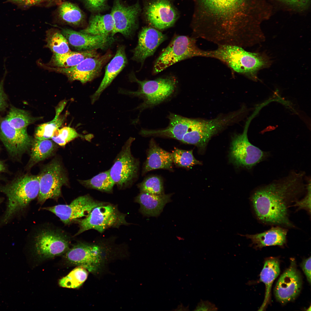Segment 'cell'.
Masks as SVG:
<instances>
[{
    "label": "cell",
    "instance_id": "6da1fadb",
    "mask_svg": "<svg viewBox=\"0 0 311 311\" xmlns=\"http://www.w3.org/2000/svg\"><path fill=\"white\" fill-rule=\"evenodd\" d=\"M304 176V172L293 171L257 189L250 200L258 219L265 224L293 227L289 218L288 208L306 188Z\"/></svg>",
    "mask_w": 311,
    "mask_h": 311
},
{
    "label": "cell",
    "instance_id": "7a4b0ae2",
    "mask_svg": "<svg viewBox=\"0 0 311 311\" xmlns=\"http://www.w3.org/2000/svg\"><path fill=\"white\" fill-rule=\"evenodd\" d=\"M208 58L218 59L233 71L254 81L257 79L258 71L267 67L269 63L265 55L247 51L241 47L229 45H218L216 49L208 50Z\"/></svg>",
    "mask_w": 311,
    "mask_h": 311
},
{
    "label": "cell",
    "instance_id": "3957f363",
    "mask_svg": "<svg viewBox=\"0 0 311 311\" xmlns=\"http://www.w3.org/2000/svg\"><path fill=\"white\" fill-rule=\"evenodd\" d=\"M38 175L20 176L0 187V192L7 198V208L2 222L7 223L15 214L26 207L37 198L39 191Z\"/></svg>",
    "mask_w": 311,
    "mask_h": 311
},
{
    "label": "cell",
    "instance_id": "277c9868",
    "mask_svg": "<svg viewBox=\"0 0 311 311\" xmlns=\"http://www.w3.org/2000/svg\"><path fill=\"white\" fill-rule=\"evenodd\" d=\"M31 241L34 250L40 257L49 258L65 253L69 249L72 237L62 229L49 223L37 226Z\"/></svg>",
    "mask_w": 311,
    "mask_h": 311
},
{
    "label": "cell",
    "instance_id": "5b68a950",
    "mask_svg": "<svg viewBox=\"0 0 311 311\" xmlns=\"http://www.w3.org/2000/svg\"><path fill=\"white\" fill-rule=\"evenodd\" d=\"M130 76L131 81L136 82L139 85V89L136 91L120 89L119 92L142 99L143 102L137 107L141 111L162 103L173 93L176 88L177 81L173 77L141 81L134 74Z\"/></svg>",
    "mask_w": 311,
    "mask_h": 311
},
{
    "label": "cell",
    "instance_id": "8992f818",
    "mask_svg": "<svg viewBox=\"0 0 311 311\" xmlns=\"http://www.w3.org/2000/svg\"><path fill=\"white\" fill-rule=\"evenodd\" d=\"M196 38L184 35L175 37L155 62L153 72L157 74L181 60L194 57H208V50H202Z\"/></svg>",
    "mask_w": 311,
    "mask_h": 311
},
{
    "label": "cell",
    "instance_id": "52a82bcc",
    "mask_svg": "<svg viewBox=\"0 0 311 311\" xmlns=\"http://www.w3.org/2000/svg\"><path fill=\"white\" fill-rule=\"evenodd\" d=\"M126 215L120 212L115 205L105 203L97 206L87 217L78 221L79 229L74 236L91 229L102 233L109 228H119L123 225H128Z\"/></svg>",
    "mask_w": 311,
    "mask_h": 311
},
{
    "label": "cell",
    "instance_id": "ba28073f",
    "mask_svg": "<svg viewBox=\"0 0 311 311\" xmlns=\"http://www.w3.org/2000/svg\"><path fill=\"white\" fill-rule=\"evenodd\" d=\"M134 140L130 137L127 140L109 170L111 178L120 189L131 187L138 177L139 161L133 156L131 151L132 144Z\"/></svg>",
    "mask_w": 311,
    "mask_h": 311
},
{
    "label": "cell",
    "instance_id": "9c48e42d",
    "mask_svg": "<svg viewBox=\"0 0 311 311\" xmlns=\"http://www.w3.org/2000/svg\"><path fill=\"white\" fill-rule=\"evenodd\" d=\"M254 115L247 121L241 134H236L231 144L230 159L234 165L250 169L267 157V152L262 151L249 141L247 132L249 125Z\"/></svg>",
    "mask_w": 311,
    "mask_h": 311
},
{
    "label": "cell",
    "instance_id": "30bf717a",
    "mask_svg": "<svg viewBox=\"0 0 311 311\" xmlns=\"http://www.w3.org/2000/svg\"><path fill=\"white\" fill-rule=\"evenodd\" d=\"M39 191L38 203L41 205L49 199L56 200L61 195V188L68 179L60 162L54 160L44 166L38 175Z\"/></svg>",
    "mask_w": 311,
    "mask_h": 311
},
{
    "label": "cell",
    "instance_id": "8fae6325",
    "mask_svg": "<svg viewBox=\"0 0 311 311\" xmlns=\"http://www.w3.org/2000/svg\"><path fill=\"white\" fill-rule=\"evenodd\" d=\"M103 242H78L65 253L66 257L71 264L82 267L89 272H95L103 262L107 249Z\"/></svg>",
    "mask_w": 311,
    "mask_h": 311
},
{
    "label": "cell",
    "instance_id": "7c38bea8",
    "mask_svg": "<svg viewBox=\"0 0 311 311\" xmlns=\"http://www.w3.org/2000/svg\"><path fill=\"white\" fill-rule=\"evenodd\" d=\"M173 0H143V15L145 21L156 29L172 26L179 16Z\"/></svg>",
    "mask_w": 311,
    "mask_h": 311
},
{
    "label": "cell",
    "instance_id": "4fadbf2b",
    "mask_svg": "<svg viewBox=\"0 0 311 311\" xmlns=\"http://www.w3.org/2000/svg\"><path fill=\"white\" fill-rule=\"evenodd\" d=\"M141 11L139 3L127 5L122 0H113L111 14L114 21V27L111 36L119 33L129 37L138 27V19Z\"/></svg>",
    "mask_w": 311,
    "mask_h": 311
},
{
    "label": "cell",
    "instance_id": "5bb4252c",
    "mask_svg": "<svg viewBox=\"0 0 311 311\" xmlns=\"http://www.w3.org/2000/svg\"><path fill=\"white\" fill-rule=\"evenodd\" d=\"M105 203L95 200L87 194L78 197L69 204H58L42 209L53 213L67 225L87 217L94 208Z\"/></svg>",
    "mask_w": 311,
    "mask_h": 311
},
{
    "label": "cell",
    "instance_id": "9a60e30c",
    "mask_svg": "<svg viewBox=\"0 0 311 311\" xmlns=\"http://www.w3.org/2000/svg\"><path fill=\"white\" fill-rule=\"evenodd\" d=\"M108 52L103 55L84 59L78 65L68 68L48 67V69L66 75L71 81L77 80L83 84L90 81L98 76L104 65L112 57Z\"/></svg>",
    "mask_w": 311,
    "mask_h": 311
},
{
    "label": "cell",
    "instance_id": "2e32d148",
    "mask_svg": "<svg viewBox=\"0 0 311 311\" xmlns=\"http://www.w3.org/2000/svg\"><path fill=\"white\" fill-rule=\"evenodd\" d=\"M33 139L26 128L16 129L8 123L6 117L0 116V141L12 156H20L31 148Z\"/></svg>",
    "mask_w": 311,
    "mask_h": 311
},
{
    "label": "cell",
    "instance_id": "e0dca14e",
    "mask_svg": "<svg viewBox=\"0 0 311 311\" xmlns=\"http://www.w3.org/2000/svg\"><path fill=\"white\" fill-rule=\"evenodd\" d=\"M296 265L293 260L289 267L280 276L276 285L275 296L281 303L294 300L301 290V279Z\"/></svg>",
    "mask_w": 311,
    "mask_h": 311
},
{
    "label": "cell",
    "instance_id": "ac0fdd59",
    "mask_svg": "<svg viewBox=\"0 0 311 311\" xmlns=\"http://www.w3.org/2000/svg\"><path fill=\"white\" fill-rule=\"evenodd\" d=\"M137 44L132 50V58L142 64L147 58L153 55L167 37L154 28L145 26L139 32Z\"/></svg>",
    "mask_w": 311,
    "mask_h": 311
},
{
    "label": "cell",
    "instance_id": "d6986e66",
    "mask_svg": "<svg viewBox=\"0 0 311 311\" xmlns=\"http://www.w3.org/2000/svg\"><path fill=\"white\" fill-rule=\"evenodd\" d=\"M61 29L69 44L78 51L106 49L115 40L111 36L93 35L67 28Z\"/></svg>",
    "mask_w": 311,
    "mask_h": 311
},
{
    "label": "cell",
    "instance_id": "ffe728a7",
    "mask_svg": "<svg viewBox=\"0 0 311 311\" xmlns=\"http://www.w3.org/2000/svg\"><path fill=\"white\" fill-rule=\"evenodd\" d=\"M127 62L125 47L123 45L120 46L117 49L115 56L106 66L104 77L99 87L91 96L92 104L99 98L103 91L123 69Z\"/></svg>",
    "mask_w": 311,
    "mask_h": 311
},
{
    "label": "cell",
    "instance_id": "44dd1931",
    "mask_svg": "<svg viewBox=\"0 0 311 311\" xmlns=\"http://www.w3.org/2000/svg\"><path fill=\"white\" fill-rule=\"evenodd\" d=\"M173 163L172 153L161 148L152 139L149 142L147 156L143 165L142 174L159 169L172 170Z\"/></svg>",
    "mask_w": 311,
    "mask_h": 311
},
{
    "label": "cell",
    "instance_id": "7402d4cb",
    "mask_svg": "<svg viewBox=\"0 0 311 311\" xmlns=\"http://www.w3.org/2000/svg\"><path fill=\"white\" fill-rule=\"evenodd\" d=\"M171 194H154L141 192L135 199L140 205L139 211L148 217H157L162 212L165 205L170 201Z\"/></svg>",
    "mask_w": 311,
    "mask_h": 311
},
{
    "label": "cell",
    "instance_id": "603a6c76",
    "mask_svg": "<svg viewBox=\"0 0 311 311\" xmlns=\"http://www.w3.org/2000/svg\"><path fill=\"white\" fill-rule=\"evenodd\" d=\"M287 230L279 226L272 227L263 232L244 235L251 240L256 248L271 246H283L287 242Z\"/></svg>",
    "mask_w": 311,
    "mask_h": 311
},
{
    "label": "cell",
    "instance_id": "cb8c5ba5",
    "mask_svg": "<svg viewBox=\"0 0 311 311\" xmlns=\"http://www.w3.org/2000/svg\"><path fill=\"white\" fill-rule=\"evenodd\" d=\"M114 27V21L111 13H95L91 16L87 26L79 31L91 35L109 36Z\"/></svg>",
    "mask_w": 311,
    "mask_h": 311
},
{
    "label": "cell",
    "instance_id": "d4e9b609",
    "mask_svg": "<svg viewBox=\"0 0 311 311\" xmlns=\"http://www.w3.org/2000/svg\"><path fill=\"white\" fill-rule=\"evenodd\" d=\"M97 50L70 51L63 54H54L51 62L56 67H71L78 65L86 58L100 55Z\"/></svg>",
    "mask_w": 311,
    "mask_h": 311
},
{
    "label": "cell",
    "instance_id": "484cf974",
    "mask_svg": "<svg viewBox=\"0 0 311 311\" xmlns=\"http://www.w3.org/2000/svg\"><path fill=\"white\" fill-rule=\"evenodd\" d=\"M210 12L217 16L226 17L238 10L244 0H199Z\"/></svg>",
    "mask_w": 311,
    "mask_h": 311
},
{
    "label": "cell",
    "instance_id": "4316f807",
    "mask_svg": "<svg viewBox=\"0 0 311 311\" xmlns=\"http://www.w3.org/2000/svg\"><path fill=\"white\" fill-rule=\"evenodd\" d=\"M280 271L279 263L276 259L271 258L265 261L260 274V281L266 286L265 295L263 303L258 310H263L268 303L272 286L274 280L279 275Z\"/></svg>",
    "mask_w": 311,
    "mask_h": 311
},
{
    "label": "cell",
    "instance_id": "83f0119b",
    "mask_svg": "<svg viewBox=\"0 0 311 311\" xmlns=\"http://www.w3.org/2000/svg\"><path fill=\"white\" fill-rule=\"evenodd\" d=\"M56 147V144L52 140H39L35 138L30 148V157L28 167L30 168L50 156Z\"/></svg>",
    "mask_w": 311,
    "mask_h": 311
},
{
    "label": "cell",
    "instance_id": "f1b7e54d",
    "mask_svg": "<svg viewBox=\"0 0 311 311\" xmlns=\"http://www.w3.org/2000/svg\"><path fill=\"white\" fill-rule=\"evenodd\" d=\"M58 15L62 21L71 25L78 26L85 20V14L79 7L69 2L61 3L58 8Z\"/></svg>",
    "mask_w": 311,
    "mask_h": 311
},
{
    "label": "cell",
    "instance_id": "f546056e",
    "mask_svg": "<svg viewBox=\"0 0 311 311\" xmlns=\"http://www.w3.org/2000/svg\"><path fill=\"white\" fill-rule=\"evenodd\" d=\"M79 183L85 187L107 193L113 192L115 183L111 178L109 170L101 172L87 180H78Z\"/></svg>",
    "mask_w": 311,
    "mask_h": 311
},
{
    "label": "cell",
    "instance_id": "4dcf8cb0",
    "mask_svg": "<svg viewBox=\"0 0 311 311\" xmlns=\"http://www.w3.org/2000/svg\"><path fill=\"white\" fill-rule=\"evenodd\" d=\"M5 117L10 124L18 129L26 128L28 126L37 120L27 111L12 106Z\"/></svg>",
    "mask_w": 311,
    "mask_h": 311
},
{
    "label": "cell",
    "instance_id": "1f68e13d",
    "mask_svg": "<svg viewBox=\"0 0 311 311\" xmlns=\"http://www.w3.org/2000/svg\"><path fill=\"white\" fill-rule=\"evenodd\" d=\"M78 137L84 139L90 142L94 137L92 134L82 135L78 134L75 130L69 127H65L56 129L54 132L51 139L56 143L64 146L66 144Z\"/></svg>",
    "mask_w": 311,
    "mask_h": 311
},
{
    "label": "cell",
    "instance_id": "d6a6232c",
    "mask_svg": "<svg viewBox=\"0 0 311 311\" xmlns=\"http://www.w3.org/2000/svg\"><path fill=\"white\" fill-rule=\"evenodd\" d=\"M46 41V46L54 54H63L71 51L67 39L61 32L57 30L49 31Z\"/></svg>",
    "mask_w": 311,
    "mask_h": 311
},
{
    "label": "cell",
    "instance_id": "836d02e7",
    "mask_svg": "<svg viewBox=\"0 0 311 311\" xmlns=\"http://www.w3.org/2000/svg\"><path fill=\"white\" fill-rule=\"evenodd\" d=\"M87 270L80 266L73 270L66 276L60 279L59 284L63 287L75 289L80 287L87 279Z\"/></svg>",
    "mask_w": 311,
    "mask_h": 311
},
{
    "label": "cell",
    "instance_id": "e575fe53",
    "mask_svg": "<svg viewBox=\"0 0 311 311\" xmlns=\"http://www.w3.org/2000/svg\"><path fill=\"white\" fill-rule=\"evenodd\" d=\"M65 118V116L55 115L52 120L39 125L35 131V139L39 140L51 139L54 131L62 126Z\"/></svg>",
    "mask_w": 311,
    "mask_h": 311
},
{
    "label": "cell",
    "instance_id": "d590c367",
    "mask_svg": "<svg viewBox=\"0 0 311 311\" xmlns=\"http://www.w3.org/2000/svg\"><path fill=\"white\" fill-rule=\"evenodd\" d=\"M172 153L173 163L179 167L189 168L202 163L194 157L193 150L187 151L175 148Z\"/></svg>",
    "mask_w": 311,
    "mask_h": 311
},
{
    "label": "cell",
    "instance_id": "8d00e7d4",
    "mask_svg": "<svg viewBox=\"0 0 311 311\" xmlns=\"http://www.w3.org/2000/svg\"><path fill=\"white\" fill-rule=\"evenodd\" d=\"M138 187L141 192L157 195L164 194L162 180L158 176H152L146 178L138 184Z\"/></svg>",
    "mask_w": 311,
    "mask_h": 311
},
{
    "label": "cell",
    "instance_id": "74e56055",
    "mask_svg": "<svg viewBox=\"0 0 311 311\" xmlns=\"http://www.w3.org/2000/svg\"><path fill=\"white\" fill-rule=\"evenodd\" d=\"M108 0H82L86 8L93 13H98L109 8Z\"/></svg>",
    "mask_w": 311,
    "mask_h": 311
},
{
    "label": "cell",
    "instance_id": "f35d334b",
    "mask_svg": "<svg viewBox=\"0 0 311 311\" xmlns=\"http://www.w3.org/2000/svg\"><path fill=\"white\" fill-rule=\"evenodd\" d=\"M306 185L307 194L304 198L300 200L295 201L294 206L297 207V210L303 209L306 210L310 214L311 213V181L308 180Z\"/></svg>",
    "mask_w": 311,
    "mask_h": 311
},
{
    "label": "cell",
    "instance_id": "ab89813d",
    "mask_svg": "<svg viewBox=\"0 0 311 311\" xmlns=\"http://www.w3.org/2000/svg\"><path fill=\"white\" fill-rule=\"evenodd\" d=\"M5 71L3 79L0 83V111L4 110L7 106V97L3 89V84L7 71L4 66Z\"/></svg>",
    "mask_w": 311,
    "mask_h": 311
},
{
    "label": "cell",
    "instance_id": "60d3db41",
    "mask_svg": "<svg viewBox=\"0 0 311 311\" xmlns=\"http://www.w3.org/2000/svg\"><path fill=\"white\" fill-rule=\"evenodd\" d=\"M218 308L215 305L208 300L201 299L196 307L194 311H217Z\"/></svg>",
    "mask_w": 311,
    "mask_h": 311
},
{
    "label": "cell",
    "instance_id": "b9f144b4",
    "mask_svg": "<svg viewBox=\"0 0 311 311\" xmlns=\"http://www.w3.org/2000/svg\"><path fill=\"white\" fill-rule=\"evenodd\" d=\"M19 6L29 7L40 3V0H8Z\"/></svg>",
    "mask_w": 311,
    "mask_h": 311
},
{
    "label": "cell",
    "instance_id": "7bdbcfd3",
    "mask_svg": "<svg viewBox=\"0 0 311 311\" xmlns=\"http://www.w3.org/2000/svg\"><path fill=\"white\" fill-rule=\"evenodd\" d=\"M302 269L309 283L311 282V257L303 261L301 265Z\"/></svg>",
    "mask_w": 311,
    "mask_h": 311
},
{
    "label": "cell",
    "instance_id": "ee69618b",
    "mask_svg": "<svg viewBox=\"0 0 311 311\" xmlns=\"http://www.w3.org/2000/svg\"><path fill=\"white\" fill-rule=\"evenodd\" d=\"M287 4L298 8H302L306 6L309 0H282Z\"/></svg>",
    "mask_w": 311,
    "mask_h": 311
},
{
    "label": "cell",
    "instance_id": "f6af8a7d",
    "mask_svg": "<svg viewBox=\"0 0 311 311\" xmlns=\"http://www.w3.org/2000/svg\"><path fill=\"white\" fill-rule=\"evenodd\" d=\"M62 0H40L41 3L42 2H46L48 3L60 2Z\"/></svg>",
    "mask_w": 311,
    "mask_h": 311
},
{
    "label": "cell",
    "instance_id": "bcb514c9",
    "mask_svg": "<svg viewBox=\"0 0 311 311\" xmlns=\"http://www.w3.org/2000/svg\"><path fill=\"white\" fill-rule=\"evenodd\" d=\"M5 169V168L4 164L2 162L0 161V172L4 171Z\"/></svg>",
    "mask_w": 311,
    "mask_h": 311
},
{
    "label": "cell",
    "instance_id": "7dc6e473",
    "mask_svg": "<svg viewBox=\"0 0 311 311\" xmlns=\"http://www.w3.org/2000/svg\"><path fill=\"white\" fill-rule=\"evenodd\" d=\"M1 200H0V202H1Z\"/></svg>",
    "mask_w": 311,
    "mask_h": 311
}]
</instances>
